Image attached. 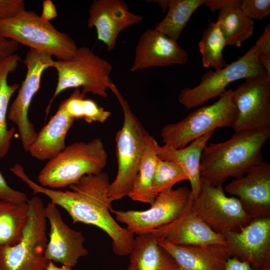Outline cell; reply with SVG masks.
<instances>
[{
  "mask_svg": "<svg viewBox=\"0 0 270 270\" xmlns=\"http://www.w3.org/2000/svg\"><path fill=\"white\" fill-rule=\"evenodd\" d=\"M28 219V202L0 200V249L19 242Z\"/></svg>",
  "mask_w": 270,
  "mask_h": 270,
  "instance_id": "cell-27",
  "label": "cell"
},
{
  "mask_svg": "<svg viewBox=\"0 0 270 270\" xmlns=\"http://www.w3.org/2000/svg\"><path fill=\"white\" fill-rule=\"evenodd\" d=\"M152 2L158 4L162 8L163 12H166L168 10V0H152Z\"/></svg>",
  "mask_w": 270,
  "mask_h": 270,
  "instance_id": "cell-41",
  "label": "cell"
},
{
  "mask_svg": "<svg viewBox=\"0 0 270 270\" xmlns=\"http://www.w3.org/2000/svg\"><path fill=\"white\" fill-rule=\"evenodd\" d=\"M50 224L49 239L44 252L46 258L54 263L72 268L79 259L88 254L82 234L71 228L63 220L57 206L52 202L44 206Z\"/></svg>",
  "mask_w": 270,
  "mask_h": 270,
  "instance_id": "cell-15",
  "label": "cell"
},
{
  "mask_svg": "<svg viewBox=\"0 0 270 270\" xmlns=\"http://www.w3.org/2000/svg\"><path fill=\"white\" fill-rule=\"evenodd\" d=\"M20 61L16 54L0 60V159L8 154L16 130L8 128L6 118L10 100L20 86L18 83L9 84L8 78L16 70Z\"/></svg>",
  "mask_w": 270,
  "mask_h": 270,
  "instance_id": "cell-24",
  "label": "cell"
},
{
  "mask_svg": "<svg viewBox=\"0 0 270 270\" xmlns=\"http://www.w3.org/2000/svg\"><path fill=\"white\" fill-rule=\"evenodd\" d=\"M10 170L26 184L34 194H43L50 202L66 210L74 224L92 225L104 232L112 240L113 251L116 256L130 254L135 238L126 228L119 225L110 214V182L107 173L102 172L84 176L68 186L70 190H62L36 183L30 178L20 164H15Z\"/></svg>",
  "mask_w": 270,
  "mask_h": 270,
  "instance_id": "cell-1",
  "label": "cell"
},
{
  "mask_svg": "<svg viewBox=\"0 0 270 270\" xmlns=\"http://www.w3.org/2000/svg\"><path fill=\"white\" fill-rule=\"evenodd\" d=\"M58 82L54 95L46 109L48 116L52 102L64 90L82 88L84 94L91 93L102 98L108 96L111 81L112 66L86 46L78 48L75 54L66 60L54 61Z\"/></svg>",
  "mask_w": 270,
  "mask_h": 270,
  "instance_id": "cell-7",
  "label": "cell"
},
{
  "mask_svg": "<svg viewBox=\"0 0 270 270\" xmlns=\"http://www.w3.org/2000/svg\"><path fill=\"white\" fill-rule=\"evenodd\" d=\"M238 116L233 90H226L216 102L201 106L182 120L164 126L160 136L164 145L181 148L217 128H233Z\"/></svg>",
  "mask_w": 270,
  "mask_h": 270,
  "instance_id": "cell-6",
  "label": "cell"
},
{
  "mask_svg": "<svg viewBox=\"0 0 270 270\" xmlns=\"http://www.w3.org/2000/svg\"><path fill=\"white\" fill-rule=\"evenodd\" d=\"M138 270H179L172 256L158 242L152 233L138 236L129 254Z\"/></svg>",
  "mask_w": 270,
  "mask_h": 270,
  "instance_id": "cell-23",
  "label": "cell"
},
{
  "mask_svg": "<svg viewBox=\"0 0 270 270\" xmlns=\"http://www.w3.org/2000/svg\"><path fill=\"white\" fill-rule=\"evenodd\" d=\"M238 116L234 131L270 129V76L245 79L233 90Z\"/></svg>",
  "mask_w": 270,
  "mask_h": 270,
  "instance_id": "cell-13",
  "label": "cell"
},
{
  "mask_svg": "<svg viewBox=\"0 0 270 270\" xmlns=\"http://www.w3.org/2000/svg\"><path fill=\"white\" fill-rule=\"evenodd\" d=\"M0 200L13 203L22 204L26 202L28 198L26 194L23 192L9 186L0 172Z\"/></svg>",
  "mask_w": 270,
  "mask_h": 270,
  "instance_id": "cell-34",
  "label": "cell"
},
{
  "mask_svg": "<svg viewBox=\"0 0 270 270\" xmlns=\"http://www.w3.org/2000/svg\"><path fill=\"white\" fill-rule=\"evenodd\" d=\"M58 16L54 3L51 0H44L42 2V10L40 17L44 20L50 22Z\"/></svg>",
  "mask_w": 270,
  "mask_h": 270,
  "instance_id": "cell-37",
  "label": "cell"
},
{
  "mask_svg": "<svg viewBox=\"0 0 270 270\" xmlns=\"http://www.w3.org/2000/svg\"><path fill=\"white\" fill-rule=\"evenodd\" d=\"M236 0H207L204 5L212 12L220 10L235 2Z\"/></svg>",
  "mask_w": 270,
  "mask_h": 270,
  "instance_id": "cell-39",
  "label": "cell"
},
{
  "mask_svg": "<svg viewBox=\"0 0 270 270\" xmlns=\"http://www.w3.org/2000/svg\"><path fill=\"white\" fill-rule=\"evenodd\" d=\"M45 270H72V268H68L64 266H58L52 262L49 261L48 266Z\"/></svg>",
  "mask_w": 270,
  "mask_h": 270,
  "instance_id": "cell-40",
  "label": "cell"
},
{
  "mask_svg": "<svg viewBox=\"0 0 270 270\" xmlns=\"http://www.w3.org/2000/svg\"><path fill=\"white\" fill-rule=\"evenodd\" d=\"M201 180L200 191L190 199V206L213 230L223 235L228 232H238L253 220L236 197L226 195L222 186H212Z\"/></svg>",
  "mask_w": 270,
  "mask_h": 270,
  "instance_id": "cell-10",
  "label": "cell"
},
{
  "mask_svg": "<svg viewBox=\"0 0 270 270\" xmlns=\"http://www.w3.org/2000/svg\"><path fill=\"white\" fill-rule=\"evenodd\" d=\"M158 144L153 136L150 135L140 162L138 172L128 196L132 200L151 204L156 196L152 184L158 157Z\"/></svg>",
  "mask_w": 270,
  "mask_h": 270,
  "instance_id": "cell-25",
  "label": "cell"
},
{
  "mask_svg": "<svg viewBox=\"0 0 270 270\" xmlns=\"http://www.w3.org/2000/svg\"><path fill=\"white\" fill-rule=\"evenodd\" d=\"M126 270H138L136 264L134 262H130Z\"/></svg>",
  "mask_w": 270,
  "mask_h": 270,
  "instance_id": "cell-42",
  "label": "cell"
},
{
  "mask_svg": "<svg viewBox=\"0 0 270 270\" xmlns=\"http://www.w3.org/2000/svg\"><path fill=\"white\" fill-rule=\"evenodd\" d=\"M152 233L158 240L176 245H226L224 236L213 230L194 213L190 199L176 219Z\"/></svg>",
  "mask_w": 270,
  "mask_h": 270,
  "instance_id": "cell-19",
  "label": "cell"
},
{
  "mask_svg": "<svg viewBox=\"0 0 270 270\" xmlns=\"http://www.w3.org/2000/svg\"><path fill=\"white\" fill-rule=\"evenodd\" d=\"M118 99L123 112L122 126L116 136L118 172L110 183L108 196L111 202L128 196L138 172L150 136L116 86L109 87Z\"/></svg>",
  "mask_w": 270,
  "mask_h": 270,
  "instance_id": "cell-4",
  "label": "cell"
},
{
  "mask_svg": "<svg viewBox=\"0 0 270 270\" xmlns=\"http://www.w3.org/2000/svg\"><path fill=\"white\" fill-rule=\"evenodd\" d=\"M107 160L108 154L100 138L73 142L48 161L38 174V184L55 190L70 186L84 176L102 172Z\"/></svg>",
  "mask_w": 270,
  "mask_h": 270,
  "instance_id": "cell-3",
  "label": "cell"
},
{
  "mask_svg": "<svg viewBox=\"0 0 270 270\" xmlns=\"http://www.w3.org/2000/svg\"><path fill=\"white\" fill-rule=\"evenodd\" d=\"M223 34L217 22H212L203 31L198 43L199 51L202 54V66L213 67L218 70L226 64L222 55L226 46Z\"/></svg>",
  "mask_w": 270,
  "mask_h": 270,
  "instance_id": "cell-29",
  "label": "cell"
},
{
  "mask_svg": "<svg viewBox=\"0 0 270 270\" xmlns=\"http://www.w3.org/2000/svg\"><path fill=\"white\" fill-rule=\"evenodd\" d=\"M28 219L16 244L0 249V270H45L49 261L44 252L48 242L42 200L28 199Z\"/></svg>",
  "mask_w": 270,
  "mask_h": 270,
  "instance_id": "cell-8",
  "label": "cell"
},
{
  "mask_svg": "<svg viewBox=\"0 0 270 270\" xmlns=\"http://www.w3.org/2000/svg\"><path fill=\"white\" fill-rule=\"evenodd\" d=\"M74 120L66 112L62 102L56 114L37 133L28 152L42 161L55 157L66 146V136Z\"/></svg>",
  "mask_w": 270,
  "mask_h": 270,
  "instance_id": "cell-21",
  "label": "cell"
},
{
  "mask_svg": "<svg viewBox=\"0 0 270 270\" xmlns=\"http://www.w3.org/2000/svg\"><path fill=\"white\" fill-rule=\"evenodd\" d=\"M157 240L175 260L179 270H224L230 258L224 244L182 246Z\"/></svg>",
  "mask_w": 270,
  "mask_h": 270,
  "instance_id": "cell-20",
  "label": "cell"
},
{
  "mask_svg": "<svg viewBox=\"0 0 270 270\" xmlns=\"http://www.w3.org/2000/svg\"><path fill=\"white\" fill-rule=\"evenodd\" d=\"M241 0L219 10L218 22L226 45L240 47L242 43L253 34L252 20L244 15L240 8Z\"/></svg>",
  "mask_w": 270,
  "mask_h": 270,
  "instance_id": "cell-26",
  "label": "cell"
},
{
  "mask_svg": "<svg viewBox=\"0 0 270 270\" xmlns=\"http://www.w3.org/2000/svg\"><path fill=\"white\" fill-rule=\"evenodd\" d=\"M64 108L73 118L82 119L88 123L104 122L111 116V112L99 106L93 100L86 98V94L78 88L66 99L63 100Z\"/></svg>",
  "mask_w": 270,
  "mask_h": 270,
  "instance_id": "cell-30",
  "label": "cell"
},
{
  "mask_svg": "<svg viewBox=\"0 0 270 270\" xmlns=\"http://www.w3.org/2000/svg\"><path fill=\"white\" fill-rule=\"evenodd\" d=\"M215 132L200 136L181 148H174L166 145L157 147L158 157L162 160L175 162L184 168L190 182V199L196 197L201 190L200 170L202 154Z\"/></svg>",
  "mask_w": 270,
  "mask_h": 270,
  "instance_id": "cell-22",
  "label": "cell"
},
{
  "mask_svg": "<svg viewBox=\"0 0 270 270\" xmlns=\"http://www.w3.org/2000/svg\"><path fill=\"white\" fill-rule=\"evenodd\" d=\"M24 10L23 0H0V20L14 16Z\"/></svg>",
  "mask_w": 270,
  "mask_h": 270,
  "instance_id": "cell-35",
  "label": "cell"
},
{
  "mask_svg": "<svg viewBox=\"0 0 270 270\" xmlns=\"http://www.w3.org/2000/svg\"><path fill=\"white\" fill-rule=\"evenodd\" d=\"M190 199V190L186 186L168 189L159 193L150 207L144 210H114L110 212L116 220L124 224L126 228L138 236L152 233L160 226L176 219Z\"/></svg>",
  "mask_w": 270,
  "mask_h": 270,
  "instance_id": "cell-12",
  "label": "cell"
},
{
  "mask_svg": "<svg viewBox=\"0 0 270 270\" xmlns=\"http://www.w3.org/2000/svg\"><path fill=\"white\" fill-rule=\"evenodd\" d=\"M18 48L17 42L0 36V60L14 54Z\"/></svg>",
  "mask_w": 270,
  "mask_h": 270,
  "instance_id": "cell-36",
  "label": "cell"
},
{
  "mask_svg": "<svg viewBox=\"0 0 270 270\" xmlns=\"http://www.w3.org/2000/svg\"><path fill=\"white\" fill-rule=\"evenodd\" d=\"M186 180H188V178L180 164L158 158L152 184L156 196L164 190L172 188L177 182Z\"/></svg>",
  "mask_w": 270,
  "mask_h": 270,
  "instance_id": "cell-31",
  "label": "cell"
},
{
  "mask_svg": "<svg viewBox=\"0 0 270 270\" xmlns=\"http://www.w3.org/2000/svg\"><path fill=\"white\" fill-rule=\"evenodd\" d=\"M240 8L242 13L250 19L262 20L270 12L269 0H242Z\"/></svg>",
  "mask_w": 270,
  "mask_h": 270,
  "instance_id": "cell-32",
  "label": "cell"
},
{
  "mask_svg": "<svg viewBox=\"0 0 270 270\" xmlns=\"http://www.w3.org/2000/svg\"><path fill=\"white\" fill-rule=\"evenodd\" d=\"M0 36L47 52L58 60L70 58L78 48L68 34L58 30L50 22L26 10L14 16L0 19Z\"/></svg>",
  "mask_w": 270,
  "mask_h": 270,
  "instance_id": "cell-5",
  "label": "cell"
},
{
  "mask_svg": "<svg viewBox=\"0 0 270 270\" xmlns=\"http://www.w3.org/2000/svg\"><path fill=\"white\" fill-rule=\"evenodd\" d=\"M188 60V52L176 40L156 28L148 29L139 38L130 70L134 72L154 66L182 65Z\"/></svg>",
  "mask_w": 270,
  "mask_h": 270,
  "instance_id": "cell-18",
  "label": "cell"
},
{
  "mask_svg": "<svg viewBox=\"0 0 270 270\" xmlns=\"http://www.w3.org/2000/svg\"><path fill=\"white\" fill-rule=\"evenodd\" d=\"M260 52L258 60L262 66L265 68L266 73L270 76V24H268L258 40Z\"/></svg>",
  "mask_w": 270,
  "mask_h": 270,
  "instance_id": "cell-33",
  "label": "cell"
},
{
  "mask_svg": "<svg viewBox=\"0 0 270 270\" xmlns=\"http://www.w3.org/2000/svg\"><path fill=\"white\" fill-rule=\"evenodd\" d=\"M88 26L94 28L98 39L108 51L113 50L119 34L125 28L138 24L142 16L132 12L122 0H94L88 10Z\"/></svg>",
  "mask_w": 270,
  "mask_h": 270,
  "instance_id": "cell-17",
  "label": "cell"
},
{
  "mask_svg": "<svg viewBox=\"0 0 270 270\" xmlns=\"http://www.w3.org/2000/svg\"><path fill=\"white\" fill-rule=\"evenodd\" d=\"M224 270H256L252 268L246 262L239 261L238 260L230 258L226 264ZM262 270H270V268Z\"/></svg>",
  "mask_w": 270,
  "mask_h": 270,
  "instance_id": "cell-38",
  "label": "cell"
},
{
  "mask_svg": "<svg viewBox=\"0 0 270 270\" xmlns=\"http://www.w3.org/2000/svg\"><path fill=\"white\" fill-rule=\"evenodd\" d=\"M207 0H168V12L154 28L178 40L193 13Z\"/></svg>",
  "mask_w": 270,
  "mask_h": 270,
  "instance_id": "cell-28",
  "label": "cell"
},
{
  "mask_svg": "<svg viewBox=\"0 0 270 270\" xmlns=\"http://www.w3.org/2000/svg\"><path fill=\"white\" fill-rule=\"evenodd\" d=\"M224 236L230 258L256 270L270 268V217L254 218L240 231Z\"/></svg>",
  "mask_w": 270,
  "mask_h": 270,
  "instance_id": "cell-14",
  "label": "cell"
},
{
  "mask_svg": "<svg viewBox=\"0 0 270 270\" xmlns=\"http://www.w3.org/2000/svg\"><path fill=\"white\" fill-rule=\"evenodd\" d=\"M270 136V129L235 131L227 140L207 144L200 162L201 180L222 186L229 178H238L264 160L262 148Z\"/></svg>",
  "mask_w": 270,
  "mask_h": 270,
  "instance_id": "cell-2",
  "label": "cell"
},
{
  "mask_svg": "<svg viewBox=\"0 0 270 270\" xmlns=\"http://www.w3.org/2000/svg\"><path fill=\"white\" fill-rule=\"evenodd\" d=\"M224 191L236 196L253 219L270 217V164L266 161L228 184Z\"/></svg>",
  "mask_w": 270,
  "mask_h": 270,
  "instance_id": "cell-16",
  "label": "cell"
},
{
  "mask_svg": "<svg viewBox=\"0 0 270 270\" xmlns=\"http://www.w3.org/2000/svg\"><path fill=\"white\" fill-rule=\"evenodd\" d=\"M54 62L50 54L30 48L23 61L27 68L26 77L8 109L7 118L16 126L22 148L26 152L38 133L34 124L28 119L29 108L40 88L44 72L52 67Z\"/></svg>",
  "mask_w": 270,
  "mask_h": 270,
  "instance_id": "cell-11",
  "label": "cell"
},
{
  "mask_svg": "<svg viewBox=\"0 0 270 270\" xmlns=\"http://www.w3.org/2000/svg\"><path fill=\"white\" fill-rule=\"evenodd\" d=\"M260 47L258 42L242 56L218 70H208L193 88H184L178 96L180 103L188 109L203 105L219 96L231 82L240 79L267 74L258 60Z\"/></svg>",
  "mask_w": 270,
  "mask_h": 270,
  "instance_id": "cell-9",
  "label": "cell"
}]
</instances>
